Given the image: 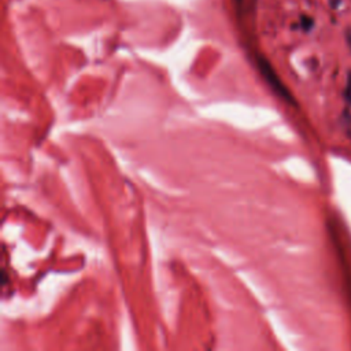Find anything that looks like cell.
<instances>
[{"label":"cell","mask_w":351,"mask_h":351,"mask_svg":"<svg viewBox=\"0 0 351 351\" xmlns=\"http://www.w3.org/2000/svg\"><path fill=\"white\" fill-rule=\"evenodd\" d=\"M256 66L261 71V74L263 75V78L266 80V82L270 85V88L284 100H287L291 104H295L293 96L291 95V92L287 89V86L282 84V81L280 80V77L277 75V73L274 71V69L271 67V64L267 62V59L262 55H256Z\"/></svg>","instance_id":"1"},{"label":"cell","mask_w":351,"mask_h":351,"mask_svg":"<svg viewBox=\"0 0 351 351\" xmlns=\"http://www.w3.org/2000/svg\"><path fill=\"white\" fill-rule=\"evenodd\" d=\"M344 99L351 106V71H348V74H347L346 86H344Z\"/></svg>","instance_id":"2"},{"label":"cell","mask_w":351,"mask_h":351,"mask_svg":"<svg viewBox=\"0 0 351 351\" xmlns=\"http://www.w3.org/2000/svg\"><path fill=\"white\" fill-rule=\"evenodd\" d=\"M314 25V21L310 16H302L300 18V26L303 30H310Z\"/></svg>","instance_id":"3"},{"label":"cell","mask_w":351,"mask_h":351,"mask_svg":"<svg viewBox=\"0 0 351 351\" xmlns=\"http://www.w3.org/2000/svg\"><path fill=\"white\" fill-rule=\"evenodd\" d=\"M346 38H347V43H348L350 47H351V29H348V30L346 32Z\"/></svg>","instance_id":"4"},{"label":"cell","mask_w":351,"mask_h":351,"mask_svg":"<svg viewBox=\"0 0 351 351\" xmlns=\"http://www.w3.org/2000/svg\"><path fill=\"white\" fill-rule=\"evenodd\" d=\"M239 1H240V0H239Z\"/></svg>","instance_id":"5"}]
</instances>
